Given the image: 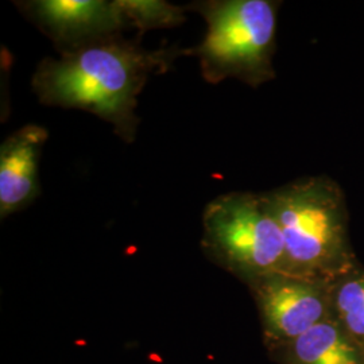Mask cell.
<instances>
[{"mask_svg":"<svg viewBox=\"0 0 364 364\" xmlns=\"http://www.w3.org/2000/svg\"><path fill=\"white\" fill-rule=\"evenodd\" d=\"M285 245V274L335 282L355 272L344 191L326 176L262 192Z\"/></svg>","mask_w":364,"mask_h":364,"instance_id":"obj_2","label":"cell"},{"mask_svg":"<svg viewBox=\"0 0 364 364\" xmlns=\"http://www.w3.org/2000/svg\"><path fill=\"white\" fill-rule=\"evenodd\" d=\"M141 39L123 36L97 41L58 58H43L31 78L42 105L87 111L109 123L117 136L132 144L141 119L138 96L151 75H162L186 55L177 46L149 50Z\"/></svg>","mask_w":364,"mask_h":364,"instance_id":"obj_1","label":"cell"},{"mask_svg":"<svg viewBox=\"0 0 364 364\" xmlns=\"http://www.w3.org/2000/svg\"><path fill=\"white\" fill-rule=\"evenodd\" d=\"M296 364H360L356 347L328 318L290 343Z\"/></svg>","mask_w":364,"mask_h":364,"instance_id":"obj_8","label":"cell"},{"mask_svg":"<svg viewBox=\"0 0 364 364\" xmlns=\"http://www.w3.org/2000/svg\"><path fill=\"white\" fill-rule=\"evenodd\" d=\"M49 132L26 124L0 146V216L26 208L39 196V156Z\"/></svg>","mask_w":364,"mask_h":364,"instance_id":"obj_7","label":"cell"},{"mask_svg":"<svg viewBox=\"0 0 364 364\" xmlns=\"http://www.w3.org/2000/svg\"><path fill=\"white\" fill-rule=\"evenodd\" d=\"M120 13L129 28L139 31L138 38L144 33L156 28L181 26L186 21V6H176L165 0H117Z\"/></svg>","mask_w":364,"mask_h":364,"instance_id":"obj_9","label":"cell"},{"mask_svg":"<svg viewBox=\"0 0 364 364\" xmlns=\"http://www.w3.org/2000/svg\"><path fill=\"white\" fill-rule=\"evenodd\" d=\"M15 7L52 39L60 54L123 36L129 28L117 0H27L15 1Z\"/></svg>","mask_w":364,"mask_h":364,"instance_id":"obj_5","label":"cell"},{"mask_svg":"<svg viewBox=\"0 0 364 364\" xmlns=\"http://www.w3.org/2000/svg\"><path fill=\"white\" fill-rule=\"evenodd\" d=\"M281 1L273 0H203L186 4L207 22L200 45L186 49L198 58L209 84L236 78L251 88L277 77L273 57Z\"/></svg>","mask_w":364,"mask_h":364,"instance_id":"obj_3","label":"cell"},{"mask_svg":"<svg viewBox=\"0 0 364 364\" xmlns=\"http://www.w3.org/2000/svg\"><path fill=\"white\" fill-rule=\"evenodd\" d=\"M332 306L344 329L364 340V273L352 272L332 282Z\"/></svg>","mask_w":364,"mask_h":364,"instance_id":"obj_10","label":"cell"},{"mask_svg":"<svg viewBox=\"0 0 364 364\" xmlns=\"http://www.w3.org/2000/svg\"><path fill=\"white\" fill-rule=\"evenodd\" d=\"M267 333L291 343L326 320L332 284L290 274L266 275L250 284Z\"/></svg>","mask_w":364,"mask_h":364,"instance_id":"obj_6","label":"cell"},{"mask_svg":"<svg viewBox=\"0 0 364 364\" xmlns=\"http://www.w3.org/2000/svg\"><path fill=\"white\" fill-rule=\"evenodd\" d=\"M201 247L209 259L248 285L270 274H285L281 228L262 193L218 196L203 213Z\"/></svg>","mask_w":364,"mask_h":364,"instance_id":"obj_4","label":"cell"}]
</instances>
